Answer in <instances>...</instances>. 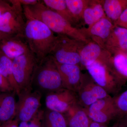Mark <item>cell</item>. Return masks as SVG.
Instances as JSON below:
<instances>
[{
    "mask_svg": "<svg viewBox=\"0 0 127 127\" xmlns=\"http://www.w3.org/2000/svg\"><path fill=\"white\" fill-rule=\"evenodd\" d=\"M23 8L25 18H34L41 21L54 33L86 43L90 40L81 29L74 27L62 16L47 7L42 1H39L34 5L23 6Z\"/></svg>",
    "mask_w": 127,
    "mask_h": 127,
    "instance_id": "6da1fadb",
    "label": "cell"
},
{
    "mask_svg": "<svg viewBox=\"0 0 127 127\" xmlns=\"http://www.w3.org/2000/svg\"><path fill=\"white\" fill-rule=\"evenodd\" d=\"M26 19L23 37L31 52L41 61L51 55L57 35L41 21L34 18Z\"/></svg>",
    "mask_w": 127,
    "mask_h": 127,
    "instance_id": "7a4b0ae2",
    "label": "cell"
},
{
    "mask_svg": "<svg viewBox=\"0 0 127 127\" xmlns=\"http://www.w3.org/2000/svg\"><path fill=\"white\" fill-rule=\"evenodd\" d=\"M34 85L47 93L64 88L56 64L51 55L39 62L34 75Z\"/></svg>",
    "mask_w": 127,
    "mask_h": 127,
    "instance_id": "3957f363",
    "label": "cell"
},
{
    "mask_svg": "<svg viewBox=\"0 0 127 127\" xmlns=\"http://www.w3.org/2000/svg\"><path fill=\"white\" fill-rule=\"evenodd\" d=\"M39 62L31 52L12 60L13 74L20 92L32 90L34 75Z\"/></svg>",
    "mask_w": 127,
    "mask_h": 127,
    "instance_id": "277c9868",
    "label": "cell"
},
{
    "mask_svg": "<svg viewBox=\"0 0 127 127\" xmlns=\"http://www.w3.org/2000/svg\"><path fill=\"white\" fill-rule=\"evenodd\" d=\"M86 43L66 36L57 35L50 55L58 63L78 65L80 64V51Z\"/></svg>",
    "mask_w": 127,
    "mask_h": 127,
    "instance_id": "5b68a950",
    "label": "cell"
},
{
    "mask_svg": "<svg viewBox=\"0 0 127 127\" xmlns=\"http://www.w3.org/2000/svg\"><path fill=\"white\" fill-rule=\"evenodd\" d=\"M86 68L94 82L109 95L117 93L122 84L114 72L110 63L96 61Z\"/></svg>",
    "mask_w": 127,
    "mask_h": 127,
    "instance_id": "8992f818",
    "label": "cell"
},
{
    "mask_svg": "<svg viewBox=\"0 0 127 127\" xmlns=\"http://www.w3.org/2000/svg\"><path fill=\"white\" fill-rule=\"evenodd\" d=\"M17 96L14 119L19 124L31 120L41 109L42 94L37 90L21 92Z\"/></svg>",
    "mask_w": 127,
    "mask_h": 127,
    "instance_id": "52a82bcc",
    "label": "cell"
},
{
    "mask_svg": "<svg viewBox=\"0 0 127 127\" xmlns=\"http://www.w3.org/2000/svg\"><path fill=\"white\" fill-rule=\"evenodd\" d=\"M78 104L85 108H88L97 100L110 96L96 83L92 78L83 75L81 82L77 93Z\"/></svg>",
    "mask_w": 127,
    "mask_h": 127,
    "instance_id": "ba28073f",
    "label": "cell"
},
{
    "mask_svg": "<svg viewBox=\"0 0 127 127\" xmlns=\"http://www.w3.org/2000/svg\"><path fill=\"white\" fill-rule=\"evenodd\" d=\"M0 16V31L12 35L23 36L25 22L23 8L20 5L14 4Z\"/></svg>",
    "mask_w": 127,
    "mask_h": 127,
    "instance_id": "9c48e42d",
    "label": "cell"
},
{
    "mask_svg": "<svg viewBox=\"0 0 127 127\" xmlns=\"http://www.w3.org/2000/svg\"><path fill=\"white\" fill-rule=\"evenodd\" d=\"M45 102L47 109L63 114L78 103L77 93L64 88L47 94Z\"/></svg>",
    "mask_w": 127,
    "mask_h": 127,
    "instance_id": "30bf717a",
    "label": "cell"
},
{
    "mask_svg": "<svg viewBox=\"0 0 127 127\" xmlns=\"http://www.w3.org/2000/svg\"><path fill=\"white\" fill-rule=\"evenodd\" d=\"M85 109L92 121L104 125L117 116L113 98L111 96L97 100Z\"/></svg>",
    "mask_w": 127,
    "mask_h": 127,
    "instance_id": "8fae6325",
    "label": "cell"
},
{
    "mask_svg": "<svg viewBox=\"0 0 127 127\" xmlns=\"http://www.w3.org/2000/svg\"><path fill=\"white\" fill-rule=\"evenodd\" d=\"M79 56L80 64L86 67L96 61L108 63L112 55L107 50L91 40L82 48Z\"/></svg>",
    "mask_w": 127,
    "mask_h": 127,
    "instance_id": "7c38bea8",
    "label": "cell"
},
{
    "mask_svg": "<svg viewBox=\"0 0 127 127\" xmlns=\"http://www.w3.org/2000/svg\"><path fill=\"white\" fill-rule=\"evenodd\" d=\"M113 22L107 17L100 19L87 28L81 29L83 33L89 40L95 42L104 48L106 42L114 27Z\"/></svg>",
    "mask_w": 127,
    "mask_h": 127,
    "instance_id": "4fadbf2b",
    "label": "cell"
},
{
    "mask_svg": "<svg viewBox=\"0 0 127 127\" xmlns=\"http://www.w3.org/2000/svg\"><path fill=\"white\" fill-rule=\"evenodd\" d=\"M55 62L61 75L64 88L77 93L83 75L79 65L61 64Z\"/></svg>",
    "mask_w": 127,
    "mask_h": 127,
    "instance_id": "5bb4252c",
    "label": "cell"
},
{
    "mask_svg": "<svg viewBox=\"0 0 127 127\" xmlns=\"http://www.w3.org/2000/svg\"><path fill=\"white\" fill-rule=\"evenodd\" d=\"M0 51L13 60L31 52L22 36L15 35L0 41Z\"/></svg>",
    "mask_w": 127,
    "mask_h": 127,
    "instance_id": "9a60e30c",
    "label": "cell"
},
{
    "mask_svg": "<svg viewBox=\"0 0 127 127\" xmlns=\"http://www.w3.org/2000/svg\"><path fill=\"white\" fill-rule=\"evenodd\" d=\"M127 29L114 26L104 43V49L111 54L119 51L127 52Z\"/></svg>",
    "mask_w": 127,
    "mask_h": 127,
    "instance_id": "2e32d148",
    "label": "cell"
},
{
    "mask_svg": "<svg viewBox=\"0 0 127 127\" xmlns=\"http://www.w3.org/2000/svg\"><path fill=\"white\" fill-rule=\"evenodd\" d=\"M16 92H0V124L13 120L15 116Z\"/></svg>",
    "mask_w": 127,
    "mask_h": 127,
    "instance_id": "e0dca14e",
    "label": "cell"
},
{
    "mask_svg": "<svg viewBox=\"0 0 127 127\" xmlns=\"http://www.w3.org/2000/svg\"><path fill=\"white\" fill-rule=\"evenodd\" d=\"M64 114L68 127H89L92 122L86 109L78 103Z\"/></svg>",
    "mask_w": 127,
    "mask_h": 127,
    "instance_id": "ac0fdd59",
    "label": "cell"
},
{
    "mask_svg": "<svg viewBox=\"0 0 127 127\" xmlns=\"http://www.w3.org/2000/svg\"><path fill=\"white\" fill-rule=\"evenodd\" d=\"M107 18L114 23L127 7V0L100 1Z\"/></svg>",
    "mask_w": 127,
    "mask_h": 127,
    "instance_id": "d6986e66",
    "label": "cell"
},
{
    "mask_svg": "<svg viewBox=\"0 0 127 127\" xmlns=\"http://www.w3.org/2000/svg\"><path fill=\"white\" fill-rule=\"evenodd\" d=\"M106 17L100 1L90 0L84 10L83 19L89 27Z\"/></svg>",
    "mask_w": 127,
    "mask_h": 127,
    "instance_id": "ffe728a7",
    "label": "cell"
},
{
    "mask_svg": "<svg viewBox=\"0 0 127 127\" xmlns=\"http://www.w3.org/2000/svg\"><path fill=\"white\" fill-rule=\"evenodd\" d=\"M111 54V67L117 77L122 83L127 79V53L119 51Z\"/></svg>",
    "mask_w": 127,
    "mask_h": 127,
    "instance_id": "44dd1931",
    "label": "cell"
},
{
    "mask_svg": "<svg viewBox=\"0 0 127 127\" xmlns=\"http://www.w3.org/2000/svg\"><path fill=\"white\" fill-rule=\"evenodd\" d=\"M0 73L9 83L18 95L20 93L19 87L13 74L12 60L0 51Z\"/></svg>",
    "mask_w": 127,
    "mask_h": 127,
    "instance_id": "7402d4cb",
    "label": "cell"
},
{
    "mask_svg": "<svg viewBox=\"0 0 127 127\" xmlns=\"http://www.w3.org/2000/svg\"><path fill=\"white\" fill-rule=\"evenodd\" d=\"M41 127H68L65 115L47 109L44 111Z\"/></svg>",
    "mask_w": 127,
    "mask_h": 127,
    "instance_id": "603a6c76",
    "label": "cell"
},
{
    "mask_svg": "<svg viewBox=\"0 0 127 127\" xmlns=\"http://www.w3.org/2000/svg\"><path fill=\"white\" fill-rule=\"evenodd\" d=\"M42 2L47 7L62 16L73 26L76 24L67 6L65 0H43Z\"/></svg>",
    "mask_w": 127,
    "mask_h": 127,
    "instance_id": "cb8c5ba5",
    "label": "cell"
},
{
    "mask_svg": "<svg viewBox=\"0 0 127 127\" xmlns=\"http://www.w3.org/2000/svg\"><path fill=\"white\" fill-rule=\"evenodd\" d=\"M90 0H65L67 6L76 24L83 19L84 10Z\"/></svg>",
    "mask_w": 127,
    "mask_h": 127,
    "instance_id": "d4e9b609",
    "label": "cell"
},
{
    "mask_svg": "<svg viewBox=\"0 0 127 127\" xmlns=\"http://www.w3.org/2000/svg\"><path fill=\"white\" fill-rule=\"evenodd\" d=\"M113 100L117 116L127 114V90Z\"/></svg>",
    "mask_w": 127,
    "mask_h": 127,
    "instance_id": "484cf974",
    "label": "cell"
},
{
    "mask_svg": "<svg viewBox=\"0 0 127 127\" xmlns=\"http://www.w3.org/2000/svg\"><path fill=\"white\" fill-rule=\"evenodd\" d=\"M44 111V110L41 109L31 120L20 123L18 127H41Z\"/></svg>",
    "mask_w": 127,
    "mask_h": 127,
    "instance_id": "4316f807",
    "label": "cell"
},
{
    "mask_svg": "<svg viewBox=\"0 0 127 127\" xmlns=\"http://www.w3.org/2000/svg\"><path fill=\"white\" fill-rule=\"evenodd\" d=\"M114 25L127 30V7L123 11L118 20L114 23Z\"/></svg>",
    "mask_w": 127,
    "mask_h": 127,
    "instance_id": "83f0119b",
    "label": "cell"
},
{
    "mask_svg": "<svg viewBox=\"0 0 127 127\" xmlns=\"http://www.w3.org/2000/svg\"><path fill=\"white\" fill-rule=\"evenodd\" d=\"M12 91H15L6 79L0 73V92H6Z\"/></svg>",
    "mask_w": 127,
    "mask_h": 127,
    "instance_id": "f1b7e54d",
    "label": "cell"
},
{
    "mask_svg": "<svg viewBox=\"0 0 127 127\" xmlns=\"http://www.w3.org/2000/svg\"><path fill=\"white\" fill-rule=\"evenodd\" d=\"M11 7L8 1L0 0V16L5 12L10 9Z\"/></svg>",
    "mask_w": 127,
    "mask_h": 127,
    "instance_id": "f546056e",
    "label": "cell"
},
{
    "mask_svg": "<svg viewBox=\"0 0 127 127\" xmlns=\"http://www.w3.org/2000/svg\"><path fill=\"white\" fill-rule=\"evenodd\" d=\"M19 123L15 119L0 124V127H18Z\"/></svg>",
    "mask_w": 127,
    "mask_h": 127,
    "instance_id": "4dcf8cb0",
    "label": "cell"
},
{
    "mask_svg": "<svg viewBox=\"0 0 127 127\" xmlns=\"http://www.w3.org/2000/svg\"><path fill=\"white\" fill-rule=\"evenodd\" d=\"M18 1L22 6L34 5L39 1L37 0H18Z\"/></svg>",
    "mask_w": 127,
    "mask_h": 127,
    "instance_id": "1f68e13d",
    "label": "cell"
},
{
    "mask_svg": "<svg viewBox=\"0 0 127 127\" xmlns=\"http://www.w3.org/2000/svg\"><path fill=\"white\" fill-rule=\"evenodd\" d=\"M14 36L15 35H12L0 31V41L3 40L4 39H7Z\"/></svg>",
    "mask_w": 127,
    "mask_h": 127,
    "instance_id": "d6a6232c",
    "label": "cell"
},
{
    "mask_svg": "<svg viewBox=\"0 0 127 127\" xmlns=\"http://www.w3.org/2000/svg\"><path fill=\"white\" fill-rule=\"evenodd\" d=\"M100 127H107L105 125H104V124H103V125H102Z\"/></svg>",
    "mask_w": 127,
    "mask_h": 127,
    "instance_id": "836d02e7",
    "label": "cell"
},
{
    "mask_svg": "<svg viewBox=\"0 0 127 127\" xmlns=\"http://www.w3.org/2000/svg\"><path fill=\"white\" fill-rule=\"evenodd\" d=\"M116 127V126H113V127Z\"/></svg>",
    "mask_w": 127,
    "mask_h": 127,
    "instance_id": "e575fe53",
    "label": "cell"
},
{
    "mask_svg": "<svg viewBox=\"0 0 127 127\" xmlns=\"http://www.w3.org/2000/svg\"><path fill=\"white\" fill-rule=\"evenodd\" d=\"M126 50H127V49H126Z\"/></svg>",
    "mask_w": 127,
    "mask_h": 127,
    "instance_id": "d590c367",
    "label": "cell"
}]
</instances>
